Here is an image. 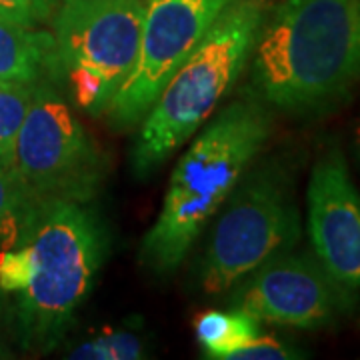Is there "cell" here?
I'll return each instance as SVG.
<instances>
[{
	"instance_id": "10",
	"label": "cell",
	"mask_w": 360,
	"mask_h": 360,
	"mask_svg": "<svg viewBox=\"0 0 360 360\" xmlns=\"http://www.w3.org/2000/svg\"><path fill=\"white\" fill-rule=\"evenodd\" d=\"M307 205L314 257L336 281L360 292V193L338 148L314 162Z\"/></svg>"
},
{
	"instance_id": "14",
	"label": "cell",
	"mask_w": 360,
	"mask_h": 360,
	"mask_svg": "<svg viewBox=\"0 0 360 360\" xmlns=\"http://www.w3.org/2000/svg\"><path fill=\"white\" fill-rule=\"evenodd\" d=\"M32 202L13 170L0 167V250L18 243Z\"/></svg>"
},
{
	"instance_id": "1",
	"label": "cell",
	"mask_w": 360,
	"mask_h": 360,
	"mask_svg": "<svg viewBox=\"0 0 360 360\" xmlns=\"http://www.w3.org/2000/svg\"><path fill=\"white\" fill-rule=\"evenodd\" d=\"M106 255V234L86 205L44 200L32 205L13 248L0 250V292L14 298L22 347H58L90 295Z\"/></svg>"
},
{
	"instance_id": "18",
	"label": "cell",
	"mask_w": 360,
	"mask_h": 360,
	"mask_svg": "<svg viewBox=\"0 0 360 360\" xmlns=\"http://www.w3.org/2000/svg\"><path fill=\"white\" fill-rule=\"evenodd\" d=\"M354 148H356V155H359L360 160V122L356 124V129H354Z\"/></svg>"
},
{
	"instance_id": "5",
	"label": "cell",
	"mask_w": 360,
	"mask_h": 360,
	"mask_svg": "<svg viewBox=\"0 0 360 360\" xmlns=\"http://www.w3.org/2000/svg\"><path fill=\"white\" fill-rule=\"evenodd\" d=\"M144 0H63L52 18L49 75L78 108L103 115L141 49Z\"/></svg>"
},
{
	"instance_id": "16",
	"label": "cell",
	"mask_w": 360,
	"mask_h": 360,
	"mask_svg": "<svg viewBox=\"0 0 360 360\" xmlns=\"http://www.w3.org/2000/svg\"><path fill=\"white\" fill-rule=\"evenodd\" d=\"M63 0H0V18L13 25L39 28L52 25Z\"/></svg>"
},
{
	"instance_id": "13",
	"label": "cell",
	"mask_w": 360,
	"mask_h": 360,
	"mask_svg": "<svg viewBox=\"0 0 360 360\" xmlns=\"http://www.w3.org/2000/svg\"><path fill=\"white\" fill-rule=\"evenodd\" d=\"M34 84L0 82V167L14 172V146L28 106L32 103Z\"/></svg>"
},
{
	"instance_id": "9",
	"label": "cell",
	"mask_w": 360,
	"mask_h": 360,
	"mask_svg": "<svg viewBox=\"0 0 360 360\" xmlns=\"http://www.w3.org/2000/svg\"><path fill=\"white\" fill-rule=\"evenodd\" d=\"M231 0H148L141 49L124 84L106 108L115 130L136 129L170 75L205 39Z\"/></svg>"
},
{
	"instance_id": "4",
	"label": "cell",
	"mask_w": 360,
	"mask_h": 360,
	"mask_svg": "<svg viewBox=\"0 0 360 360\" xmlns=\"http://www.w3.org/2000/svg\"><path fill=\"white\" fill-rule=\"evenodd\" d=\"M266 11V0H231L170 75L136 127L130 153L134 176H150L208 122L248 65Z\"/></svg>"
},
{
	"instance_id": "11",
	"label": "cell",
	"mask_w": 360,
	"mask_h": 360,
	"mask_svg": "<svg viewBox=\"0 0 360 360\" xmlns=\"http://www.w3.org/2000/svg\"><path fill=\"white\" fill-rule=\"evenodd\" d=\"M52 32L13 25L0 18V82L37 84L49 75Z\"/></svg>"
},
{
	"instance_id": "3",
	"label": "cell",
	"mask_w": 360,
	"mask_h": 360,
	"mask_svg": "<svg viewBox=\"0 0 360 360\" xmlns=\"http://www.w3.org/2000/svg\"><path fill=\"white\" fill-rule=\"evenodd\" d=\"M272 118L257 98L224 106L180 156L162 208L141 245L142 266L168 276L269 142Z\"/></svg>"
},
{
	"instance_id": "6",
	"label": "cell",
	"mask_w": 360,
	"mask_h": 360,
	"mask_svg": "<svg viewBox=\"0 0 360 360\" xmlns=\"http://www.w3.org/2000/svg\"><path fill=\"white\" fill-rule=\"evenodd\" d=\"M226 200L202 255L206 295L232 290L266 260L292 250L300 238L295 179L283 158L248 167Z\"/></svg>"
},
{
	"instance_id": "15",
	"label": "cell",
	"mask_w": 360,
	"mask_h": 360,
	"mask_svg": "<svg viewBox=\"0 0 360 360\" xmlns=\"http://www.w3.org/2000/svg\"><path fill=\"white\" fill-rule=\"evenodd\" d=\"M146 356L141 336L132 330L104 328L101 335L80 342L68 352L75 360H139Z\"/></svg>"
},
{
	"instance_id": "7",
	"label": "cell",
	"mask_w": 360,
	"mask_h": 360,
	"mask_svg": "<svg viewBox=\"0 0 360 360\" xmlns=\"http://www.w3.org/2000/svg\"><path fill=\"white\" fill-rule=\"evenodd\" d=\"M14 174L32 205L44 200L89 205L103 188V150L49 78L34 84L14 146Z\"/></svg>"
},
{
	"instance_id": "17",
	"label": "cell",
	"mask_w": 360,
	"mask_h": 360,
	"mask_svg": "<svg viewBox=\"0 0 360 360\" xmlns=\"http://www.w3.org/2000/svg\"><path fill=\"white\" fill-rule=\"evenodd\" d=\"M304 354H298V350L288 347L283 340H276L272 336L258 335L257 338L248 340L246 345L232 350L226 360H286L300 359Z\"/></svg>"
},
{
	"instance_id": "2",
	"label": "cell",
	"mask_w": 360,
	"mask_h": 360,
	"mask_svg": "<svg viewBox=\"0 0 360 360\" xmlns=\"http://www.w3.org/2000/svg\"><path fill=\"white\" fill-rule=\"evenodd\" d=\"M257 101L310 116L360 89V0H283L266 11L250 54Z\"/></svg>"
},
{
	"instance_id": "8",
	"label": "cell",
	"mask_w": 360,
	"mask_h": 360,
	"mask_svg": "<svg viewBox=\"0 0 360 360\" xmlns=\"http://www.w3.org/2000/svg\"><path fill=\"white\" fill-rule=\"evenodd\" d=\"M232 288L231 309L304 330L338 324L360 304L359 290L336 281L314 255L290 250L266 260Z\"/></svg>"
},
{
	"instance_id": "12",
	"label": "cell",
	"mask_w": 360,
	"mask_h": 360,
	"mask_svg": "<svg viewBox=\"0 0 360 360\" xmlns=\"http://www.w3.org/2000/svg\"><path fill=\"white\" fill-rule=\"evenodd\" d=\"M194 335L206 359L226 360L232 350L262 335V330L260 321L245 310H206L194 321Z\"/></svg>"
}]
</instances>
